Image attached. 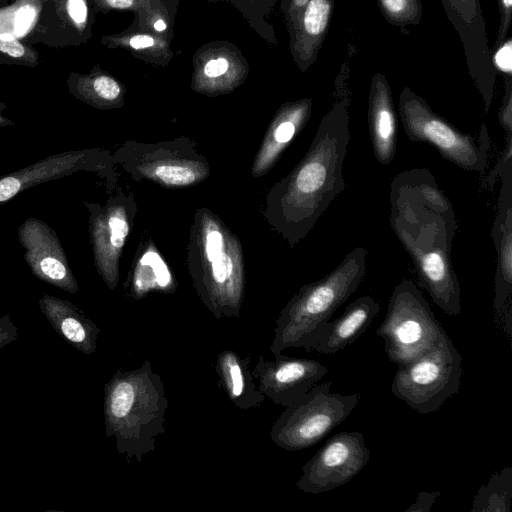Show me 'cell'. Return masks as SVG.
Listing matches in <instances>:
<instances>
[{
    "label": "cell",
    "mask_w": 512,
    "mask_h": 512,
    "mask_svg": "<svg viewBox=\"0 0 512 512\" xmlns=\"http://www.w3.org/2000/svg\"><path fill=\"white\" fill-rule=\"evenodd\" d=\"M389 221L412 259L420 286L444 313L460 314V285L451 261L456 217L427 207L401 172L390 185Z\"/></svg>",
    "instance_id": "6da1fadb"
},
{
    "label": "cell",
    "mask_w": 512,
    "mask_h": 512,
    "mask_svg": "<svg viewBox=\"0 0 512 512\" xmlns=\"http://www.w3.org/2000/svg\"><path fill=\"white\" fill-rule=\"evenodd\" d=\"M336 85L339 97L321 119L309 151L286 185V221L295 241L309 232L346 187L343 165L350 141V98L344 93L343 72Z\"/></svg>",
    "instance_id": "7a4b0ae2"
},
{
    "label": "cell",
    "mask_w": 512,
    "mask_h": 512,
    "mask_svg": "<svg viewBox=\"0 0 512 512\" xmlns=\"http://www.w3.org/2000/svg\"><path fill=\"white\" fill-rule=\"evenodd\" d=\"M168 405L164 383L149 360L132 370L118 369L104 387L105 433L115 438L117 452L141 462L154 451L166 432Z\"/></svg>",
    "instance_id": "3957f363"
},
{
    "label": "cell",
    "mask_w": 512,
    "mask_h": 512,
    "mask_svg": "<svg viewBox=\"0 0 512 512\" xmlns=\"http://www.w3.org/2000/svg\"><path fill=\"white\" fill-rule=\"evenodd\" d=\"M367 250L356 247L323 278L304 285L280 312L270 346L276 356L306 348L318 330L359 287L367 271Z\"/></svg>",
    "instance_id": "277c9868"
},
{
    "label": "cell",
    "mask_w": 512,
    "mask_h": 512,
    "mask_svg": "<svg viewBox=\"0 0 512 512\" xmlns=\"http://www.w3.org/2000/svg\"><path fill=\"white\" fill-rule=\"evenodd\" d=\"M398 110L404 131L411 141L432 145L444 159L463 170L484 172L490 147L484 123L477 140L433 111L426 100L409 87H404L400 93Z\"/></svg>",
    "instance_id": "5b68a950"
},
{
    "label": "cell",
    "mask_w": 512,
    "mask_h": 512,
    "mask_svg": "<svg viewBox=\"0 0 512 512\" xmlns=\"http://www.w3.org/2000/svg\"><path fill=\"white\" fill-rule=\"evenodd\" d=\"M444 333L417 285L409 279L401 280L376 330L389 360L398 365L409 363L430 350Z\"/></svg>",
    "instance_id": "8992f818"
},
{
    "label": "cell",
    "mask_w": 512,
    "mask_h": 512,
    "mask_svg": "<svg viewBox=\"0 0 512 512\" xmlns=\"http://www.w3.org/2000/svg\"><path fill=\"white\" fill-rule=\"evenodd\" d=\"M462 357L450 337L441 339L426 353L398 365L391 391L420 414L437 411L458 392L462 377Z\"/></svg>",
    "instance_id": "52a82bcc"
},
{
    "label": "cell",
    "mask_w": 512,
    "mask_h": 512,
    "mask_svg": "<svg viewBox=\"0 0 512 512\" xmlns=\"http://www.w3.org/2000/svg\"><path fill=\"white\" fill-rule=\"evenodd\" d=\"M331 382L313 386L274 422L270 438L287 451L309 448L340 425L357 405L360 394L343 395L330 391Z\"/></svg>",
    "instance_id": "ba28073f"
},
{
    "label": "cell",
    "mask_w": 512,
    "mask_h": 512,
    "mask_svg": "<svg viewBox=\"0 0 512 512\" xmlns=\"http://www.w3.org/2000/svg\"><path fill=\"white\" fill-rule=\"evenodd\" d=\"M369 459L370 451L361 432L337 433L302 466L296 487L310 494L339 488L359 474Z\"/></svg>",
    "instance_id": "9c48e42d"
},
{
    "label": "cell",
    "mask_w": 512,
    "mask_h": 512,
    "mask_svg": "<svg viewBox=\"0 0 512 512\" xmlns=\"http://www.w3.org/2000/svg\"><path fill=\"white\" fill-rule=\"evenodd\" d=\"M440 1L446 17L461 40L470 78L487 113L492 103L497 74L491 62L481 0Z\"/></svg>",
    "instance_id": "30bf717a"
},
{
    "label": "cell",
    "mask_w": 512,
    "mask_h": 512,
    "mask_svg": "<svg viewBox=\"0 0 512 512\" xmlns=\"http://www.w3.org/2000/svg\"><path fill=\"white\" fill-rule=\"evenodd\" d=\"M327 373L328 368L317 360L282 354L273 360L259 356L252 370L264 396L284 408L307 393Z\"/></svg>",
    "instance_id": "8fae6325"
},
{
    "label": "cell",
    "mask_w": 512,
    "mask_h": 512,
    "mask_svg": "<svg viewBox=\"0 0 512 512\" xmlns=\"http://www.w3.org/2000/svg\"><path fill=\"white\" fill-rule=\"evenodd\" d=\"M501 187L497 201V214L491 229L497 267L495 273V317L511 338L512 293V166L501 175Z\"/></svg>",
    "instance_id": "7c38bea8"
},
{
    "label": "cell",
    "mask_w": 512,
    "mask_h": 512,
    "mask_svg": "<svg viewBox=\"0 0 512 512\" xmlns=\"http://www.w3.org/2000/svg\"><path fill=\"white\" fill-rule=\"evenodd\" d=\"M380 310L379 303L364 295L349 304L344 313L326 322L315 334L305 350L322 354H336L353 344L370 326Z\"/></svg>",
    "instance_id": "4fadbf2b"
},
{
    "label": "cell",
    "mask_w": 512,
    "mask_h": 512,
    "mask_svg": "<svg viewBox=\"0 0 512 512\" xmlns=\"http://www.w3.org/2000/svg\"><path fill=\"white\" fill-rule=\"evenodd\" d=\"M368 124L374 157L382 165L390 164L396 153L397 118L390 85L381 72L371 79Z\"/></svg>",
    "instance_id": "5bb4252c"
},
{
    "label": "cell",
    "mask_w": 512,
    "mask_h": 512,
    "mask_svg": "<svg viewBox=\"0 0 512 512\" xmlns=\"http://www.w3.org/2000/svg\"><path fill=\"white\" fill-rule=\"evenodd\" d=\"M39 306L53 329L78 351L91 355L97 347L100 328L67 300L44 295Z\"/></svg>",
    "instance_id": "9a60e30c"
},
{
    "label": "cell",
    "mask_w": 512,
    "mask_h": 512,
    "mask_svg": "<svg viewBox=\"0 0 512 512\" xmlns=\"http://www.w3.org/2000/svg\"><path fill=\"white\" fill-rule=\"evenodd\" d=\"M250 363V356L223 350L218 353L214 368L228 399L241 410L257 408L266 399L256 384Z\"/></svg>",
    "instance_id": "2e32d148"
},
{
    "label": "cell",
    "mask_w": 512,
    "mask_h": 512,
    "mask_svg": "<svg viewBox=\"0 0 512 512\" xmlns=\"http://www.w3.org/2000/svg\"><path fill=\"white\" fill-rule=\"evenodd\" d=\"M335 0H309L295 26V57L306 70L314 63L328 33Z\"/></svg>",
    "instance_id": "e0dca14e"
},
{
    "label": "cell",
    "mask_w": 512,
    "mask_h": 512,
    "mask_svg": "<svg viewBox=\"0 0 512 512\" xmlns=\"http://www.w3.org/2000/svg\"><path fill=\"white\" fill-rule=\"evenodd\" d=\"M173 288L172 275L155 251H147L139 260L133 277L132 290L136 298L152 291L170 292Z\"/></svg>",
    "instance_id": "ac0fdd59"
},
{
    "label": "cell",
    "mask_w": 512,
    "mask_h": 512,
    "mask_svg": "<svg viewBox=\"0 0 512 512\" xmlns=\"http://www.w3.org/2000/svg\"><path fill=\"white\" fill-rule=\"evenodd\" d=\"M512 498V468L495 472L474 497L471 512H509Z\"/></svg>",
    "instance_id": "d6986e66"
},
{
    "label": "cell",
    "mask_w": 512,
    "mask_h": 512,
    "mask_svg": "<svg viewBox=\"0 0 512 512\" xmlns=\"http://www.w3.org/2000/svg\"><path fill=\"white\" fill-rule=\"evenodd\" d=\"M403 174L427 207L446 217H456L450 200L440 189L429 170L413 168L404 171Z\"/></svg>",
    "instance_id": "ffe728a7"
},
{
    "label": "cell",
    "mask_w": 512,
    "mask_h": 512,
    "mask_svg": "<svg viewBox=\"0 0 512 512\" xmlns=\"http://www.w3.org/2000/svg\"><path fill=\"white\" fill-rule=\"evenodd\" d=\"M386 21L404 29L418 25L423 14L421 0H376Z\"/></svg>",
    "instance_id": "44dd1931"
},
{
    "label": "cell",
    "mask_w": 512,
    "mask_h": 512,
    "mask_svg": "<svg viewBox=\"0 0 512 512\" xmlns=\"http://www.w3.org/2000/svg\"><path fill=\"white\" fill-rule=\"evenodd\" d=\"M154 175L162 182L174 186L188 185L196 180L194 170L181 165H160L154 170Z\"/></svg>",
    "instance_id": "7402d4cb"
},
{
    "label": "cell",
    "mask_w": 512,
    "mask_h": 512,
    "mask_svg": "<svg viewBox=\"0 0 512 512\" xmlns=\"http://www.w3.org/2000/svg\"><path fill=\"white\" fill-rule=\"evenodd\" d=\"M491 62L496 74L503 78L512 77V37L506 39L496 48L491 49Z\"/></svg>",
    "instance_id": "603a6c76"
},
{
    "label": "cell",
    "mask_w": 512,
    "mask_h": 512,
    "mask_svg": "<svg viewBox=\"0 0 512 512\" xmlns=\"http://www.w3.org/2000/svg\"><path fill=\"white\" fill-rule=\"evenodd\" d=\"M504 85V96L498 120L506 135H512V77L504 78Z\"/></svg>",
    "instance_id": "cb8c5ba5"
},
{
    "label": "cell",
    "mask_w": 512,
    "mask_h": 512,
    "mask_svg": "<svg viewBox=\"0 0 512 512\" xmlns=\"http://www.w3.org/2000/svg\"><path fill=\"white\" fill-rule=\"evenodd\" d=\"M110 245L114 249L123 247L129 232V226L124 216L114 214L109 218Z\"/></svg>",
    "instance_id": "d4e9b609"
},
{
    "label": "cell",
    "mask_w": 512,
    "mask_h": 512,
    "mask_svg": "<svg viewBox=\"0 0 512 512\" xmlns=\"http://www.w3.org/2000/svg\"><path fill=\"white\" fill-rule=\"evenodd\" d=\"M500 23L494 45L491 49L499 46L507 37L511 26L512 0H498Z\"/></svg>",
    "instance_id": "484cf974"
},
{
    "label": "cell",
    "mask_w": 512,
    "mask_h": 512,
    "mask_svg": "<svg viewBox=\"0 0 512 512\" xmlns=\"http://www.w3.org/2000/svg\"><path fill=\"white\" fill-rule=\"evenodd\" d=\"M506 139V147L504 148L503 154L485 180L486 184L490 187L493 186L494 181L498 177H501V175L512 166V135H506Z\"/></svg>",
    "instance_id": "4316f807"
},
{
    "label": "cell",
    "mask_w": 512,
    "mask_h": 512,
    "mask_svg": "<svg viewBox=\"0 0 512 512\" xmlns=\"http://www.w3.org/2000/svg\"><path fill=\"white\" fill-rule=\"evenodd\" d=\"M96 93L106 100H114L120 94L118 83L110 77L101 76L94 81Z\"/></svg>",
    "instance_id": "83f0119b"
},
{
    "label": "cell",
    "mask_w": 512,
    "mask_h": 512,
    "mask_svg": "<svg viewBox=\"0 0 512 512\" xmlns=\"http://www.w3.org/2000/svg\"><path fill=\"white\" fill-rule=\"evenodd\" d=\"M440 494V491L419 492L415 502L409 506L405 512H429Z\"/></svg>",
    "instance_id": "f1b7e54d"
},
{
    "label": "cell",
    "mask_w": 512,
    "mask_h": 512,
    "mask_svg": "<svg viewBox=\"0 0 512 512\" xmlns=\"http://www.w3.org/2000/svg\"><path fill=\"white\" fill-rule=\"evenodd\" d=\"M18 337V327L12 322L10 315L0 317V349L15 341Z\"/></svg>",
    "instance_id": "f546056e"
},
{
    "label": "cell",
    "mask_w": 512,
    "mask_h": 512,
    "mask_svg": "<svg viewBox=\"0 0 512 512\" xmlns=\"http://www.w3.org/2000/svg\"><path fill=\"white\" fill-rule=\"evenodd\" d=\"M35 17V11L30 6L21 7L17 13L15 18V30L18 35H23L31 23L33 22Z\"/></svg>",
    "instance_id": "4dcf8cb0"
},
{
    "label": "cell",
    "mask_w": 512,
    "mask_h": 512,
    "mask_svg": "<svg viewBox=\"0 0 512 512\" xmlns=\"http://www.w3.org/2000/svg\"><path fill=\"white\" fill-rule=\"evenodd\" d=\"M0 51L12 57H20L25 52L23 46L18 42V40L9 33L0 35Z\"/></svg>",
    "instance_id": "1f68e13d"
},
{
    "label": "cell",
    "mask_w": 512,
    "mask_h": 512,
    "mask_svg": "<svg viewBox=\"0 0 512 512\" xmlns=\"http://www.w3.org/2000/svg\"><path fill=\"white\" fill-rule=\"evenodd\" d=\"M229 68L226 58L219 57L208 61L204 67V73L208 77H218L224 74Z\"/></svg>",
    "instance_id": "d6a6232c"
},
{
    "label": "cell",
    "mask_w": 512,
    "mask_h": 512,
    "mask_svg": "<svg viewBox=\"0 0 512 512\" xmlns=\"http://www.w3.org/2000/svg\"><path fill=\"white\" fill-rule=\"evenodd\" d=\"M67 11L76 23H83L87 16V8L83 0H69Z\"/></svg>",
    "instance_id": "836d02e7"
},
{
    "label": "cell",
    "mask_w": 512,
    "mask_h": 512,
    "mask_svg": "<svg viewBox=\"0 0 512 512\" xmlns=\"http://www.w3.org/2000/svg\"><path fill=\"white\" fill-rule=\"evenodd\" d=\"M129 43L134 49H141L151 47L154 44V39L149 35H135Z\"/></svg>",
    "instance_id": "e575fe53"
},
{
    "label": "cell",
    "mask_w": 512,
    "mask_h": 512,
    "mask_svg": "<svg viewBox=\"0 0 512 512\" xmlns=\"http://www.w3.org/2000/svg\"><path fill=\"white\" fill-rule=\"evenodd\" d=\"M309 0H290V18L297 24L299 17ZM294 25V27L296 26Z\"/></svg>",
    "instance_id": "d590c367"
},
{
    "label": "cell",
    "mask_w": 512,
    "mask_h": 512,
    "mask_svg": "<svg viewBox=\"0 0 512 512\" xmlns=\"http://www.w3.org/2000/svg\"><path fill=\"white\" fill-rule=\"evenodd\" d=\"M106 2L111 7L124 9V8H129L130 6H132L134 0H106Z\"/></svg>",
    "instance_id": "8d00e7d4"
},
{
    "label": "cell",
    "mask_w": 512,
    "mask_h": 512,
    "mask_svg": "<svg viewBox=\"0 0 512 512\" xmlns=\"http://www.w3.org/2000/svg\"><path fill=\"white\" fill-rule=\"evenodd\" d=\"M154 28L157 31H163L166 28V24L163 20H157L154 24Z\"/></svg>",
    "instance_id": "74e56055"
}]
</instances>
